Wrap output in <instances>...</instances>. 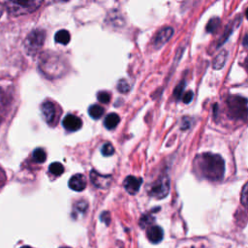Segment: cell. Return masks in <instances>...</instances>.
<instances>
[{
    "label": "cell",
    "mask_w": 248,
    "mask_h": 248,
    "mask_svg": "<svg viewBox=\"0 0 248 248\" xmlns=\"http://www.w3.org/2000/svg\"><path fill=\"white\" fill-rule=\"evenodd\" d=\"M194 171L199 177L210 180H221L225 173V162L218 154L202 153L194 160Z\"/></svg>",
    "instance_id": "obj_1"
},
{
    "label": "cell",
    "mask_w": 248,
    "mask_h": 248,
    "mask_svg": "<svg viewBox=\"0 0 248 248\" xmlns=\"http://www.w3.org/2000/svg\"><path fill=\"white\" fill-rule=\"evenodd\" d=\"M40 69L46 76L54 78L63 75L65 65L62 57L57 55V53H45L40 62Z\"/></svg>",
    "instance_id": "obj_2"
},
{
    "label": "cell",
    "mask_w": 248,
    "mask_h": 248,
    "mask_svg": "<svg viewBox=\"0 0 248 248\" xmlns=\"http://www.w3.org/2000/svg\"><path fill=\"white\" fill-rule=\"evenodd\" d=\"M229 116L235 120H244L248 116V102L238 95H230L226 101Z\"/></svg>",
    "instance_id": "obj_3"
},
{
    "label": "cell",
    "mask_w": 248,
    "mask_h": 248,
    "mask_svg": "<svg viewBox=\"0 0 248 248\" xmlns=\"http://www.w3.org/2000/svg\"><path fill=\"white\" fill-rule=\"evenodd\" d=\"M41 112L44 120L49 126H55L59 120L62 110L55 102L46 100L41 106Z\"/></svg>",
    "instance_id": "obj_4"
},
{
    "label": "cell",
    "mask_w": 248,
    "mask_h": 248,
    "mask_svg": "<svg viewBox=\"0 0 248 248\" xmlns=\"http://www.w3.org/2000/svg\"><path fill=\"white\" fill-rule=\"evenodd\" d=\"M46 38V32L43 29H35L31 31L24 42V46L28 54L34 55L43 46Z\"/></svg>",
    "instance_id": "obj_5"
},
{
    "label": "cell",
    "mask_w": 248,
    "mask_h": 248,
    "mask_svg": "<svg viewBox=\"0 0 248 248\" xmlns=\"http://www.w3.org/2000/svg\"><path fill=\"white\" fill-rule=\"evenodd\" d=\"M42 4L41 1H26V2H14L9 1L6 2L5 5L7 7L8 12L11 15H25L34 12L40 5Z\"/></svg>",
    "instance_id": "obj_6"
},
{
    "label": "cell",
    "mask_w": 248,
    "mask_h": 248,
    "mask_svg": "<svg viewBox=\"0 0 248 248\" xmlns=\"http://www.w3.org/2000/svg\"><path fill=\"white\" fill-rule=\"evenodd\" d=\"M170 190V181L168 176H162L154 181L148 188V194L155 199L165 198Z\"/></svg>",
    "instance_id": "obj_7"
},
{
    "label": "cell",
    "mask_w": 248,
    "mask_h": 248,
    "mask_svg": "<svg viewBox=\"0 0 248 248\" xmlns=\"http://www.w3.org/2000/svg\"><path fill=\"white\" fill-rule=\"evenodd\" d=\"M11 94L3 88H0V125L6 119L9 109L12 106Z\"/></svg>",
    "instance_id": "obj_8"
},
{
    "label": "cell",
    "mask_w": 248,
    "mask_h": 248,
    "mask_svg": "<svg viewBox=\"0 0 248 248\" xmlns=\"http://www.w3.org/2000/svg\"><path fill=\"white\" fill-rule=\"evenodd\" d=\"M63 127L69 132H76L82 126L81 119L74 114H67L62 120Z\"/></svg>",
    "instance_id": "obj_9"
},
{
    "label": "cell",
    "mask_w": 248,
    "mask_h": 248,
    "mask_svg": "<svg viewBox=\"0 0 248 248\" xmlns=\"http://www.w3.org/2000/svg\"><path fill=\"white\" fill-rule=\"evenodd\" d=\"M173 34V29L171 27H165L158 31V33L155 35L153 40V46L158 48L161 47L163 45H165L170 38Z\"/></svg>",
    "instance_id": "obj_10"
},
{
    "label": "cell",
    "mask_w": 248,
    "mask_h": 248,
    "mask_svg": "<svg viewBox=\"0 0 248 248\" xmlns=\"http://www.w3.org/2000/svg\"><path fill=\"white\" fill-rule=\"evenodd\" d=\"M142 180L140 177H136L133 175L127 176L123 182V186L125 188V190L131 194V195H135L136 193L139 192L140 185H141Z\"/></svg>",
    "instance_id": "obj_11"
},
{
    "label": "cell",
    "mask_w": 248,
    "mask_h": 248,
    "mask_svg": "<svg viewBox=\"0 0 248 248\" xmlns=\"http://www.w3.org/2000/svg\"><path fill=\"white\" fill-rule=\"evenodd\" d=\"M90 178L92 183L99 188H107L111 182L110 175H103L96 170H92L90 172Z\"/></svg>",
    "instance_id": "obj_12"
},
{
    "label": "cell",
    "mask_w": 248,
    "mask_h": 248,
    "mask_svg": "<svg viewBox=\"0 0 248 248\" xmlns=\"http://www.w3.org/2000/svg\"><path fill=\"white\" fill-rule=\"evenodd\" d=\"M68 185L72 190L80 192V191L84 190L86 187V178L83 174L77 173L70 178Z\"/></svg>",
    "instance_id": "obj_13"
},
{
    "label": "cell",
    "mask_w": 248,
    "mask_h": 248,
    "mask_svg": "<svg viewBox=\"0 0 248 248\" xmlns=\"http://www.w3.org/2000/svg\"><path fill=\"white\" fill-rule=\"evenodd\" d=\"M146 236L150 242H152L153 244H156L163 239L164 232L162 228L159 226H156V225L149 226L146 230Z\"/></svg>",
    "instance_id": "obj_14"
},
{
    "label": "cell",
    "mask_w": 248,
    "mask_h": 248,
    "mask_svg": "<svg viewBox=\"0 0 248 248\" xmlns=\"http://www.w3.org/2000/svg\"><path fill=\"white\" fill-rule=\"evenodd\" d=\"M120 121V117L118 116L117 113H108L106 118H105V121H104V124H105V127L108 130H111V129H114L118 123Z\"/></svg>",
    "instance_id": "obj_15"
},
{
    "label": "cell",
    "mask_w": 248,
    "mask_h": 248,
    "mask_svg": "<svg viewBox=\"0 0 248 248\" xmlns=\"http://www.w3.org/2000/svg\"><path fill=\"white\" fill-rule=\"evenodd\" d=\"M70 38H71L70 33L65 29L57 31L55 36H54L55 42L59 43V44H62V45H67L70 42Z\"/></svg>",
    "instance_id": "obj_16"
},
{
    "label": "cell",
    "mask_w": 248,
    "mask_h": 248,
    "mask_svg": "<svg viewBox=\"0 0 248 248\" xmlns=\"http://www.w3.org/2000/svg\"><path fill=\"white\" fill-rule=\"evenodd\" d=\"M88 113L93 119H99L104 114V108L99 105H92L88 108Z\"/></svg>",
    "instance_id": "obj_17"
},
{
    "label": "cell",
    "mask_w": 248,
    "mask_h": 248,
    "mask_svg": "<svg viewBox=\"0 0 248 248\" xmlns=\"http://www.w3.org/2000/svg\"><path fill=\"white\" fill-rule=\"evenodd\" d=\"M33 159L37 163H44L46 159V154L43 148H37L33 152Z\"/></svg>",
    "instance_id": "obj_18"
},
{
    "label": "cell",
    "mask_w": 248,
    "mask_h": 248,
    "mask_svg": "<svg viewBox=\"0 0 248 248\" xmlns=\"http://www.w3.org/2000/svg\"><path fill=\"white\" fill-rule=\"evenodd\" d=\"M49 171L54 175H60L64 171V167L59 162H54L49 166Z\"/></svg>",
    "instance_id": "obj_19"
},
{
    "label": "cell",
    "mask_w": 248,
    "mask_h": 248,
    "mask_svg": "<svg viewBox=\"0 0 248 248\" xmlns=\"http://www.w3.org/2000/svg\"><path fill=\"white\" fill-rule=\"evenodd\" d=\"M219 24H220V19H219L218 17H213V18H211V19L208 21L207 25H206V31H207L208 33H213V32H215V31L217 30Z\"/></svg>",
    "instance_id": "obj_20"
},
{
    "label": "cell",
    "mask_w": 248,
    "mask_h": 248,
    "mask_svg": "<svg viewBox=\"0 0 248 248\" xmlns=\"http://www.w3.org/2000/svg\"><path fill=\"white\" fill-rule=\"evenodd\" d=\"M227 52L226 51H222L215 59H214V62H213V67L215 69H219L221 67H223L225 61H226V58H227Z\"/></svg>",
    "instance_id": "obj_21"
},
{
    "label": "cell",
    "mask_w": 248,
    "mask_h": 248,
    "mask_svg": "<svg viewBox=\"0 0 248 248\" xmlns=\"http://www.w3.org/2000/svg\"><path fill=\"white\" fill-rule=\"evenodd\" d=\"M101 152L104 156H110L114 153V147L109 142H106L102 145Z\"/></svg>",
    "instance_id": "obj_22"
},
{
    "label": "cell",
    "mask_w": 248,
    "mask_h": 248,
    "mask_svg": "<svg viewBox=\"0 0 248 248\" xmlns=\"http://www.w3.org/2000/svg\"><path fill=\"white\" fill-rule=\"evenodd\" d=\"M241 202L248 209V182L243 186L241 191Z\"/></svg>",
    "instance_id": "obj_23"
},
{
    "label": "cell",
    "mask_w": 248,
    "mask_h": 248,
    "mask_svg": "<svg viewBox=\"0 0 248 248\" xmlns=\"http://www.w3.org/2000/svg\"><path fill=\"white\" fill-rule=\"evenodd\" d=\"M98 101L104 104H108L110 101V94L108 91H100L97 94Z\"/></svg>",
    "instance_id": "obj_24"
},
{
    "label": "cell",
    "mask_w": 248,
    "mask_h": 248,
    "mask_svg": "<svg viewBox=\"0 0 248 248\" xmlns=\"http://www.w3.org/2000/svg\"><path fill=\"white\" fill-rule=\"evenodd\" d=\"M117 90L121 93H127L130 90V85L125 79H120L117 82Z\"/></svg>",
    "instance_id": "obj_25"
},
{
    "label": "cell",
    "mask_w": 248,
    "mask_h": 248,
    "mask_svg": "<svg viewBox=\"0 0 248 248\" xmlns=\"http://www.w3.org/2000/svg\"><path fill=\"white\" fill-rule=\"evenodd\" d=\"M184 87H185V83L182 81V82H180V83L176 86V88L174 89L173 94H174V96H175L177 99H179V98L182 96V92H183Z\"/></svg>",
    "instance_id": "obj_26"
},
{
    "label": "cell",
    "mask_w": 248,
    "mask_h": 248,
    "mask_svg": "<svg viewBox=\"0 0 248 248\" xmlns=\"http://www.w3.org/2000/svg\"><path fill=\"white\" fill-rule=\"evenodd\" d=\"M193 96H194L193 92H192V91H188V92L184 93V95L182 96V100H183V102H184L185 104H188V103H190V102L192 101Z\"/></svg>",
    "instance_id": "obj_27"
},
{
    "label": "cell",
    "mask_w": 248,
    "mask_h": 248,
    "mask_svg": "<svg viewBox=\"0 0 248 248\" xmlns=\"http://www.w3.org/2000/svg\"><path fill=\"white\" fill-rule=\"evenodd\" d=\"M243 45H244V46L248 47V33L243 38Z\"/></svg>",
    "instance_id": "obj_28"
},
{
    "label": "cell",
    "mask_w": 248,
    "mask_h": 248,
    "mask_svg": "<svg viewBox=\"0 0 248 248\" xmlns=\"http://www.w3.org/2000/svg\"><path fill=\"white\" fill-rule=\"evenodd\" d=\"M243 66H244V68L246 69V71L248 72V55H247V57H246V58H245V60H244Z\"/></svg>",
    "instance_id": "obj_29"
},
{
    "label": "cell",
    "mask_w": 248,
    "mask_h": 248,
    "mask_svg": "<svg viewBox=\"0 0 248 248\" xmlns=\"http://www.w3.org/2000/svg\"><path fill=\"white\" fill-rule=\"evenodd\" d=\"M245 16H246V18L248 19V8H247L246 11H245Z\"/></svg>",
    "instance_id": "obj_30"
},
{
    "label": "cell",
    "mask_w": 248,
    "mask_h": 248,
    "mask_svg": "<svg viewBox=\"0 0 248 248\" xmlns=\"http://www.w3.org/2000/svg\"><path fill=\"white\" fill-rule=\"evenodd\" d=\"M1 15H2V7L0 6V17H1Z\"/></svg>",
    "instance_id": "obj_31"
},
{
    "label": "cell",
    "mask_w": 248,
    "mask_h": 248,
    "mask_svg": "<svg viewBox=\"0 0 248 248\" xmlns=\"http://www.w3.org/2000/svg\"><path fill=\"white\" fill-rule=\"evenodd\" d=\"M21 248H32V247H30V246H22Z\"/></svg>",
    "instance_id": "obj_32"
},
{
    "label": "cell",
    "mask_w": 248,
    "mask_h": 248,
    "mask_svg": "<svg viewBox=\"0 0 248 248\" xmlns=\"http://www.w3.org/2000/svg\"><path fill=\"white\" fill-rule=\"evenodd\" d=\"M60 248H70V247H60Z\"/></svg>",
    "instance_id": "obj_33"
}]
</instances>
